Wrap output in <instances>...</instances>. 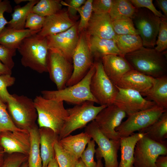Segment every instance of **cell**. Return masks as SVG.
Returning a JSON list of instances; mask_svg holds the SVG:
<instances>
[{
	"label": "cell",
	"instance_id": "obj_28",
	"mask_svg": "<svg viewBox=\"0 0 167 167\" xmlns=\"http://www.w3.org/2000/svg\"><path fill=\"white\" fill-rule=\"evenodd\" d=\"M39 0H30L25 5L21 6H15L11 15V19L8 21L7 27L17 29H25L27 18L31 12L33 6Z\"/></svg>",
	"mask_w": 167,
	"mask_h": 167
},
{
	"label": "cell",
	"instance_id": "obj_58",
	"mask_svg": "<svg viewBox=\"0 0 167 167\" xmlns=\"http://www.w3.org/2000/svg\"><path fill=\"white\" fill-rule=\"evenodd\" d=\"M133 167H134V166Z\"/></svg>",
	"mask_w": 167,
	"mask_h": 167
},
{
	"label": "cell",
	"instance_id": "obj_8",
	"mask_svg": "<svg viewBox=\"0 0 167 167\" xmlns=\"http://www.w3.org/2000/svg\"><path fill=\"white\" fill-rule=\"evenodd\" d=\"M89 37L86 31L79 34V41L72 57L73 71L66 87L73 85L81 80L94 63L90 46Z\"/></svg>",
	"mask_w": 167,
	"mask_h": 167
},
{
	"label": "cell",
	"instance_id": "obj_4",
	"mask_svg": "<svg viewBox=\"0 0 167 167\" xmlns=\"http://www.w3.org/2000/svg\"><path fill=\"white\" fill-rule=\"evenodd\" d=\"M95 71L94 62L86 76L78 83L60 90L42 91V96L47 99L65 101L75 105L87 101L98 104L90 88L91 80Z\"/></svg>",
	"mask_w": 167,
	"mask_h": 167
},
{
	"label": "cell",
	"instance_id": "obj_57",
	"mask_svg": "<svg viewBox=\"0 0 167 167\" xmlns=\"http://www.w3.org/2000/svg\"><path fill=\"white\" fill-rule=\"evenodd\" d=\"M0 152H4L3 149L0 144Z\"/></svg>",
	"mask_w": 167,
	"mask_h": 167
},
{
	"label": "cell",
	"instance_id": "obj_54",
	"mask_svg": "<svg viewBox=\"0 0 167 167\" xmlns=\"http://www.w3.org/2000/svg\"><path fill=\"white\" fill-rule=\"evenodd\" d=\"M96 165V167H104L102 159L100 158H97Z\"/></svg>",
	"mask_w": 167,
	"mask_h": 167
},
{
	"label": "cell",
	"instance_id": "obj_18",
	"mask_svg": "<svg viewBox=\"0 0 167 167\" xmlns=\"http://www.w3.org/2000/svg\"><path fill=\"white\" fill-rule=\"evenodd\" d=\"M76 23L70 17L67 11L61 10L46 17L42 28L37 34L44 37L53 35L67 30Z\"/></svg>",
	"mask_w": 167,
	"mask_h": 167
},
{
	"label": "cell",
	"instance_id": "obj_10",
	"mask_svg": "<svg viewBox=\"0 0 167 167\" xmlns=\"http://www.w3.org/2000/svg\"><path fill=\"white\" fill-rule=\"evenodd\" d=\"M94 63L96 71L90 81L91 93L100 105L107 106L113 104L118 92V88L105 72L101 60L96 61Z\"/></svg>",
	"mask_w": 167,
	"mask_h": 167
},
{
	"label": "cell",
	"instance_id": "obj_44",
	"mask_svg": "<svg viewBox=\"0 0 167 167\" xmlns=\"http://www.w3.org/2000/svg\"><path fill=\"white\" fill-rule=\"evenodd\" d=\"M131 3L137 9L145 8L151 11L156 16L160 18H167L155 7L152 0H130Z\"/></svg>",
	"mask_w": 167,
	"mask_h": 167
},
{
	"label": "cell",
	"instance_id": "obj_17",
	"mask_svg": "<svg viewBox=\"0 0 167 167\" xmlns=\"http://www.w3.org/2000/svg\"><path fill=\"white\" fill-rule=\"evenodd\" d=\"M0 144L4 153H19L28 156L30 145L28 130L7 131L0 133Z\"/></svg>",
	"mask_w": 167,
	"mask_h": 167
},
{
	"label": "cell",
	"instance_id": "obj_53",
	"mask_svg": "<svg viewBox=\"0 0 167 167\" xmlns=\"http://www.w3.org/2000/svg\"><path fill=\"white\" fill-rule=\"evenodd\" d=\"M4 153H0V167H2L4 161Z\"/></svg>",
	"mask_w": 167,
	"mask_h": 167
},
{
	"label": "cell",
	"instance_id": "obj_55",
	"mask_svg": "<svg viewBox=\"0 0 167 167\" xmlns=\"http://www.w3.org/2000/svg\"><path fill=\"white\" fill-rule=\"evenodd\" d=\"M30 0H14V2L16 4H19L22 2H29Z\"/></svg>",
	"mask_w": 167,
	"mask_h": 167
},
{
	"label": "cell",
	"instance_id": "obj_42",
	"mask_svg": "<svg viewBox=\"0 0 167 167\" xmlns=\"http://www.w3.org/2000/svg\"><path fill=\"white\" fill-rule=\"evenodd\" d=\"M28 156L19 153L8 154L5 158L2 167H21L28 161Z\"/></svg>",
	"mask_w": 167,
	"mask_h": 167
},
{
	"label": "cell",
	"instance_id": "obj_22",
	"mask_svg": "<svg viewBox=\"0 0 167 167\" xmlns=\"http://www.w3.org/2000/svg\"><path fill=\"white\" fill-rule=\"evenodd\" d=\"M39 131L42 167H45L55 157L54 144L56 141L59 140V135L49 128H39Z\"/></svg>",
	"mask_w": 167,
	"mask_h": 167
},
{
	"label": "cell",
	"instance_id": "obj_12",
	"mask_svg": "<svg viewBox=\"0 0 167 167\" xmlns=\"http://www.w3.org/2000/svg\"><path fill=\"white\" fill-rule=\"evenodd\" d=\"M167 155V141H153L144 134L137 143L134 153V167H157L156 162L160 155Z\"/></svg>",
	"mask_w": 167,
	"mask_h": 167
},
{
	"label": "cell",
	"instance_id": "obj_52",
	"mask_svg": "<svg viewBox=\"0 0 167 167\" xmlns=\"http://www.w3.org/2000/svg\"><path fill=\"white\" fill-rule=\"evenodd\" d=\"M75 167H87L80 158L77 161Z\"/></svg>",
	"mask_w": 167,
	"mask_h": 167
},
{
	"label": "cell",
	"instance_id": "obj_13",
	"mask_svg": "<svg viewBox=\"0 0 167 167\" xmlns=\"http://www.w3.org/2000/svg\"><path fill=\"white\" fill-rule=\"evenodd\" d=\"M47 64V72L57 90L65 88L73 71V65L71 62L57 50L49 49Z\"/></svg>",
	"mask_w": 167,
	"mask_h": 167
},
{
	"label": "cell",
	"instance_id": "obj_16",
	"mask_svg": "<svg viewBox=\"0 0 167 167\" xmlns=\"http://www.w3.org/2000/svg\"><path fill=\"white\" fill-rule=\"evenodd\" d=\"M78 25L76 23L64 32L46 37L49 49L57 50L71 62L79 38Z\"/></svg>",
	"mask_w": 167,
	"mask_h": 167
},
{
	"label": "cell",
	"instance_id": "obj_15",
	"mask_svg": "<svg viewBox=\"0 0 167 167\" xmlns=\"http://www.w3.org/2000/svg\"><path fill=\"white\" fill-rule=\"evenodd\" d=\"M117 87L118 92L113 104L124 111L127 116L156 105L144 98L138 92Z\"/></svg>",
	"mask_w": 167,
	"mask_h": 167
},
{
	"label": "cell",
	"instance_id": "obj_1",
	"mask_svg": "<svg viewBox=\"0 0 167 167\" xmlns=\"http://www.w3.org/2000/svg\"><path fill=\"white\" fill-rule=\"evenodd\" d=\"M165 53L142 46L124 56L133 69L156 79L167 75Z\"/></svg>",
	"mask_w": 167,
	"mask_h": 167
},
{
	"label": "cell",
	"instance_id": "obj_47",
	"mask_svg": "<svg viewBox=\"0 0 167 167\" xmlns=\"http://www.w3.org/2000/svg\"><path fill=\"white\" fill-rule=\"evenodd\" d=\"M68 3H66L62 1V5L68 6L67 12L70 17L73 19L76 18L77 9L82 6L86 1L85 0H70Z\"/></svg>",
	"mask_w": 167,
	"mask_h": 167
},
{
	"label": "cell",
	"instance_id": "obj_25",
	"mask_svg": "<svg viewBox=\"0 0 167 167\" xmlns=\"http://www.w3.org/2000/svg\"><path fill=\"white\" fill-rule=\"evenodd\" d=\"M91 139L90 136L84 132L75 135H69L59 140L58 142L65 150L79 159Z\"/></svg>",
	"mask_w": 167,
	"mask_h": 167
},
{
	"label": "cell",
	"instance_id": "obj_43",
	"mask_svg": "<svg viewBox=\"0 0 167 167\" xmlns=\"http://www.w3.org/2000/svg\"><path fill=\"white\" fill-rule=\"evenodd\" d=\"M16 50L0 44V61L11 70L15 66L13 58L16 55Z\"/></svg>",
	"mask_w": 167,
	"mask_h": 167
},
{
	"label": "cell",
	"instance_id": "obj_2",
	"mask_svg": "<svg viewBox=\"0 0 167 167\" xmlns=\"http://www.w3.org/2000/svg\"><path fill=\"white\" fill-rule=\"evenodd\" d=\"M17 50L21 56L23 66L40 74L47 72L49 47L46 37L32 35L24 39Z\"/></svg>",
	"mask_w": 167,
	"mask_h": 167
},
{
	"label": "cell",
	"instance_id": "obj_3",
	"mask_svg": "<svg viewBox=\"0 0 167 167\" xmlns=\"http://www.w3.org/2000/svg\"><path fill=\"white\" fill-rule=\"evenodd\" d=\"M33 101L39 128H50L59 135L68 116L63 101L47 99L41 95L36 96Z\"/></svg>",
	"mask_w": 167,
	"mask_h": 167
},
{
	"label": "cell",
	"instance_id": "obj_27",
	"mask_svg": "<svg viewBox=\"0 0 167 167\" xmlns=\"http://www.w3.org/2000/svg\"><path fill=\"white\" fill-rule=\"evenodd\" d=\"M89 44L92 55L96 61L109 54L122 55L113 40L90 36Z\"/></svg>",
	"mask_w": 167,
	"mask_h": 167
},
{
	"label": "cell",
	"instance_id": "obj_29",
	"mask_svg": "<svg viewBox=\"0 0 167 167\" xmlns=\"http://www.w3.org/2000/svg\"><path fill=\"white\" fill-rule=\"evenodd\" d=\"M141 133L155 141L160 143L167 141V111L156 121Z\"/></svg>",
	"mask_w": 167,
	"mask_h": 167
},
{
	"label": "cell",
	"instance_id": "obj_11",
	"mask_svg": "<svg viewBox=\"0 0 167 167\" xmlns=\"http://www.w3.org/2000/svg\"><path fill=\"white\" fill-rule=\"evenodd\" d=\"M132 19L139 32L143 46L154 48L159 30L161 18L145 8L137 9Z\"/></svg>",
	"mask_w": 167,
	"mask_h": 167
},
{
	"label": "cell",
	"instance_id": "obj_49",
	"mask_svg": "<svg viewBox=\"0 0 167 167\" xmlns=\"http://www.w3.org/2000/svg\"><path fill=\"white\" fill-rule=\"evenodd\" d=\"M156 3L164 13V15L167 17V0H156Z\"/></svg>",
	"mask_w": 167,
	"mask_h": 167
},
{
	"label": "cell",
	"instance_id": "obj_50",
	"mask_svg": "<svg viewBox=\"0 0 167 167\" xmlns=\"http://www.w3.org/2000/svg\"><path fill=\"white\" fill-rule=\"evenodd\" d=\"M7 74L11 75L12 70L0 61V75Z\"/></svg>",
	"mask_w": 167,
	"mask_h": 167
},
{
	"label": "cell",
	"instance_id": "obj_51",
	"mask_svg": "<svg viewBox=\"0 0 167 167\" xmlns=\"http://www.w3.org/2000/svg\"><path fill=\"white\" fill-rule=\"evenodd\" d=\"M45 167H59L57 161L55 157L51 160Z\"/></svg>",
	"mask_w": 167,
	"mask_h": 167
},
{
	"label": "cell",
	"instance_id": "obj_35",
	"mask_svg": "<svg viewBox=\"0 0 167 167\" xmlns=\"http://www.w3.org/2000/svg\"><path fill=\"white\" fill-rule=\"evenodd\" d=\"M112 25L116 35H139L131 18L123 17L112 20Z\"/></svg>",
	"mask_w": 167,
	"mask_h": 167
},
{
	"label": "cell",
	"instance_id": "obj_21",
	"mask_svg": "<svg viewBox=\"0 0 167 167\" xmlns=\"http://www.w3.org/2000/svg\"><path fill=\"white\" fill-rule=\"evenodd\" d=\"M156 79L134 69L126 73L116 85L121 88L134 90L141 94L152 86Z\"/></svg>",
	"mask_w": 167,
	"mask_h": 167
},
{
	"label": "cell",
	"instance_id": "obj_36",
	"mask_svg": "<svg viewBox=\"0 0 167 167\" xmlns=\"http://www.w3.org/2000/svg\"><path fill=\"white\" fill-rule=\"evenodd\" d=\"M92 2L93 0H86L84 5L77 9V12L79 13L80 17V20L78 25L79 34L86 31L93 13Z\"/></svg>",
	"mask_w": 167,
	"mask_h": 167
},
{
	"label": "cell",
	"instance_id": "obj_38",
	"mask_svg": "<svg viewBox=\"0 0 167 167\" xmlns=\"http://www.w3.org/2000/svg\"><path fill=\"white\" fill-rule=\"evenodd\" d=\"M156 45L154 49L160 52H162L167 49V18H161Z\"/></svg>",
	"mask_w": 167,
	"mask_h": 167
},
{
	"label": "cell",
	"instance_id": "obj_26",
	"mask_svg": "<svg viewBox=\"0 0 167 167\" xmlns=\"http://www.w3.org/2000/svg\"><path fill=\"white\" fill-rule=\"evenodd\" d=\"M146 100L167 109V75L156 78L152 86L146 92L141 94Z\"/></svg>",
	"mask_w": 167,
	"mask_h": 167
},
{
	"label": "cell",
	"instance_id": "obj_19",
	"mask_svg": "<svg viewBox=\"0 0 167 167\" xmlns=\"http://www.w3.org/2000/svg\"><path fill=\"white\" fill-rule=\"evenodd\" d=\"M101 61L105 72L115 85L126 73L133 69L124 56L122 55H105L102 58Z\"/></svg>",
	"mask_w": 167,
	"mask_h": 167
},
{
	"label": "cell",
	"instance_id": "obj_32",
	"mask_svg": "<svg viewBox=\"0 0 167 167\" xmlns=\"http://www.w3.org/2000/svg\"><path fill=\"white\" fill-rule=\"evenodd\" d=\"M136 10L129 0H112L109 14L112 21L123 17L132 19Z\"/></svg>",
	"mask_w": 167,
	"mask_h": 167
},
{
	"label": "cell",
	"instance_id": "obj_6",
	"mask_svg": "<svg viewBox=\"0 0 167 167\" xmlns=\"http://www.w3.org/2000/svg\"><path fill=\"white\" fill-rule=\"evenodd\" d=\"M95 103L87 101L74 107L66 109L68 116L59 135V140L66 137L75 130L85 127L94 120L96 117L106 106L94 105Z\"/></svg>",
	"mask_w": 167,
	"mask_h": 167
},
{
	"label": "cell",
	"instance_id": "obj_48",
	"mask_svg": "<svg viewBox=\"0 0 167 167\" xmlns=\"http://www.w3.org/2000/svg\"><path fill=\"white\" fill-rule=\"evenodd\" d=\"M156 165L157 167H167V155L159 156L156 160Z\"/></svg>",
	"mask_w": 167,
	"mask_h": 167
},
{
	"label": "cell",
	"instance_id": "obj_9",
	"mask_svg": "<svg viewBox=\"0 0 167 167\" xmlns=\"http://www.w3.org/2000/svg\"><path fill=\"white\" fill-rule=\"evenodd\" d=\"M167 109L155 105L150 108L128 116L115 130L120 138L131 135L138 131L141 132L150 126L161 117Z\"/></svg>",
	"mask_w": 167,
	"mask_h": 167
},
{
	"label": "cell",
	"instance_id": "obj_30",
	"mask_svg": "<svg viewBox=\"0 0 167 167\" xmlns=\"http://www.w3.org/2000/svg\"><path fill=\"white\" fill-rule=\"evenodd\" d=\"M28 131L30 145L28 160V167H42L39 128L36 125Z\"/></svg>",
	"mask_w": 167,
	"mask_h": 167
},
{
	"label": "cell",
	"instance_id": "obj_37",
	"mask_svg": "<svg viewBox=\"0 0 167 167\" xmlns=\"http://www.w3.org/2000/svg\"><path fill=\"white\" fill-rule=\"evenodd\" d=\"M20 129L18 128L12 121L6 104L0 99V133L7 131H17Z\"/></svg>",
	"mask_w": 167,
	"mask_h": 167
},
{
	"label": "cell",
	"instance_id": "obj_39",
	"mask_svg": "<svg viewBox=\"0 0 167 167\" xmlns=\"http://www.w3.org/2000/svg\"><path fill=\"white\" fill-rule=\"evenodd\" d=\"M95 142L93 139L90 140L87 146L82 153L80 158L87 167H96V162L94 160L96 153Z\"/></svg>",
	"mask_w": 167,
	"mask_h": 167
},
{
	"label": "cell",
	"instance_id": "obj_34",
	"mask_svg": "<svg viewBox=\"0 0 167 167\" xmlns=\"http://www.w3.org/2000/svg\"><path fill=\"white\" fill-rule=\"evenodd\" d=\"M54 149L55 158L59 167H75L79 159L65 150L60 144L58 140L55 142Z\"/></svg>",
	"mask_w": 167,
	"mask_h": 167
},
{
	"label": "cell",
	"instance_id": "obj_59",
	"mask_svg": "<svg viewBox=\"0 0 167 167\" xmlns=\"http://www.w3.org/2000/svg\"></svg>",
	"mask_w": 167,
	"mask_h": 167
},
{
	"label": "cell",
	"instance_id": "obj_24",
	"mask_svg": "<svg viewBox=\"0 0 167 167\" xmlns=\"http://www.w3.org/2000/svg\"><path fill=\"white\" fill-rule=\"evenodd\" d=\"M41 30L28 29H17L5 27L0 33V44L7 48L17 49L23 40Z\"/></svg>",
	"mask_w": 167,
	"mask_h": 167
},
{
	"label": "cell",
	"instance_id": "obj_31",
	"mask_svg": "<svg viewBox=\"0 0 167 167\" xmlns=\"http://www.w3.org/2000/svg\"><path fill=\"white\" fill-rule=\"evenodd\" d=\"M113 40L120 53L124 56L143 46L142 40L138 35H116Z\"/></svg>",
	"mask_w": 167,
	"mask_h": 167
},
{
	"label": "cell",
	"instance_id": "obj_40",
	"mask_svg": "<svg viewBox=\"0 0 167 167\" xmlns=\"http://www.w3.org/2000/svg\"><path fill=\"white\" fill-rule=\"evenodd\" d=\"M15 81V78L11 75H0V99L5 104L7 99L11 96L8 92L7 88L13 85Z\"/></svg>",
	"mask_w": 167,
	"mask_h": 167
},
{
	"label": "cell",
	"instance_id": "obj_46",
	"mask_svg": "<svg viewBox=\"0 0 167 167\" xmlns=\"http://www.w3.org/2000/svg\"><path fill=\"white\" fill-rule=\"evenodd\" d=\"M13 10L10 2L8 0L0 1V33L7 24L8 21L5 18L4 12L11 13Z\"/></svg>",
	"mask_w": 167,
	"mask_h": 167
},
{
	"label": "cell",
	"instance_id": "obj_41",
	"mask_svg": "<svg viewBox=\"0 0 167 167\" xmlns=\"http://www.w3.org/2000/svg\"><path fill=\"white\" fill-rule=\"evenodd\" d=\"M45 17L31 12L27 18L25 28L33 31L41 30L44 25Z\"/></svg>",
	"mask_w": 167,
	"mask_h": 167
},
{
	"label": "cell",
	"instance_id": "obj_56",
	"mask_svg": "<svg viewBox=\"0 0 167 167\" xmlns=\"http://www.w3.org/2000/svg\"><path fill=\"white\" fill-rule=\"evenodd\" d=\"M28 167V161H27L24 162V163L22 165L21 167Z\"/></svg>",
	"mask_w": 167,
	"mask_h": 167
},
{
	"label": "cell",
	"instance_id": "obj_45",
	"mask_svg": "<svg viewBox=\"0 0 167 167\" xmlns=\"http://www.w3.org/2000/svg\"><path fill=\"white\" fill-rule=\"evenodd\" d=\"M112 3V0H93V13L96 14L109 13Z\"/></svg>",
	"mask_w": 167,
	"mask_h": 167
},
{
	"label": "cell",
	"instance_id": "obj_5",
	"mask_svg": "<svg viewBox=\"0 0 167 167\" xmlns=\"http://www.w3.org/2000/svg\"><path fill=\"white\" fill-rule=\"evenodd\" d=\"M6 104L11 118L18 128L28 130L37 125V114L33 100L23 95H11Z\"/></svg>",
	"mask_w": 167,
	"mask_h": 167
},
{
	"label": "cell",
	"instance_id": "obj_7",
	"mask_svg": "<svg viewBox=\"0 0 167 167\" xmlns=\"http://www.w3.org/2000/svg\"><path fill=\"white\" fill-rule=\"evenodd\" d=\"M85 132L97 144L96 157L104 159V167H118V153L120 148V139L115 140L107 138L99 129L94 120L85 127Z\"/></svg>",
	"mask_w": 167,
	"mask_h": 167
},
{
	"label": "cell",
	"instance_id": "obj_23",
	"mask_svg": "<svg viewBox=\"0 0 167 167\" xmlns=\"http://www.w3.org/2000/svg\"><path fill=\"white\" fill-rule=\"evenodd\" d=\"M143 136V133L137 132L120 138L121 158L118 167L133 166L135 147L137 142Z\"/></svg>",
	"mask_w": 167,
	"mask_h": 167
},
{
	"label": "cell",
	"instance_id": "obj_20",
	"mask_svg": "<svg viewBox=\"0 0 167 167\" xmlns=\"http://www.w3.org/2000/svg\"><path fill=\"white\" fill-rule=\"evenodd\" d=\"M90 36L113 40L116 35L109 13H93L86 30Z\"/></svg>",
	"mask_w": 167,
	"mask_h": 167
},
{
	"label": "cell",
	"instance_id": "obj_33",
	"mask_svg": "<svg viewBox=\"0 0 167 167\" xmlns=\"http://www.w3.org/2000/svg\"><path fill=\"white\" fill-rule=\"evenodd\" d=\"M60 0H40L32 7V12L46 17L60 11L62 5Z\"/></svg>",
	"mask_w": 167,
	"mask_h": 167
},
{
	"label": "cell",
	"instance_id": "obj_14",
	"mask_svg": "<svg viewBox=\"0 0 167 167\" xmlns=\"http://www.w3.org/2000/svg\"><path fill=\"white\" fill-rule=\"evenodd\" d=\"M126 115L124 111L113 104L101 110L94 120L99 129L106 137L109 139L118 140L120 137L115 130Z\"/></svg>",
	"mask_w": 167,
	"mask_h": 167
}]
</instances>
